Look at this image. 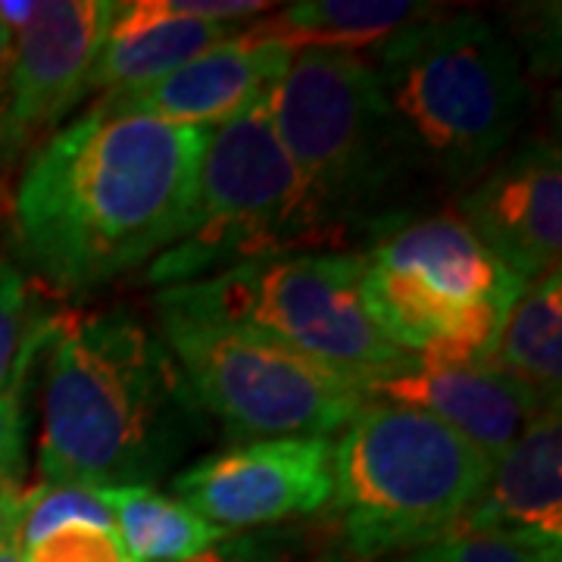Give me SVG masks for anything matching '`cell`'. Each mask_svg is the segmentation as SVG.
I'll list each match as a JSON object with an SVG mask.
<instances>
[{
  "label": "cell",
  "mask_w": 562,
  "mask_h": 562,
  "mask_svg": "<svg viewBox=\"0 0 562 562\" xmlns=\"http://www.w3.org/2000/svg\"><path fill=\"white\" fill-rule=\"evenodd\" d=\"M210 128L94 106L41 144L10 203L22 262L81 294L150 266L188 232Z\"/></svg>",
  "instance_id": "cell-1"
},
{
  "label": "cell",
  "mask_w": 562,
  "mask_h": 562,
  "mask_svg": "<svg viewBox=\"0 0 562 562\" xmlns=\"http://www.w3.org/2000/svg\"><path fill=\"white\" fill-rule=\"evenodd\" d=\"M41 419L44 482L150 487L201 438V403L160 335L110 310L57 331Z\"/></svg>",
  "instance_id": "cell-2"
},
{
  "label": "cell",
  "mask_w": 562,
  "mask_h": 562,
  "mask_svg": "<svg viewBox=\"0 0 562 562\" xmlns=\"http://www.w3.org/2000/svg\"><path fill=\"white\" fill-rule=\"evenodd\" d=\"M372 72L403 166L469 188L506 154L528 110L519 47L475 13H431L384 38Z\"/></svg>",
  "instance_id": "cell-3"
},
{
  "label": "cell",
  "mask_w": 562,
  "mask_h": 562,
  "mask_svg": "<svg viewBox=\"0 0 562 562\" xmlns=\"http://www.w3.org/2000/svg\"><path fill=\"white\" fill-rule=\"evenodd\" d=\"M491 475L482 453L428 413L369 401L331 443V519L353 560L441 541Z\"/></svg>",
  "instance_id": "cell-4"
},
{
  "label": "cell",
  "mask_w": 562,
  "mask_h": 562,
  "mask_svg": "<svg viewBox=\"0 0 562 562\" xmlns=\"http://www.w3.org/2000/svg\"><path fill=\"white\" fill-rule=\"evenodd\" d=\"M160 313L241 325L369 387L413 366L369 316L362 260L350 250H303L241 262L157 291Z\"/></svg>",
  "instance_id": "cell-5"
},
{
  "label": "cell",
  "mask_w": 562,
  "mask_h": 562,
  "mask_svg": "<svg viewBox=\"0 0 562 562\" xmlns=\"http://www.w3.org/2000/svg\"><path fill=\"white\" fill-rule=\"evenodd\" d=\"M360 260L369 316L387 341L425 362L491 360L528 284L450 213L391 222Z\"/></svg>",
  "instance_id": "cell-6"
},
{
  "label": "cell",
  "mask_w": 562,
  "mask_h": 562,
  "mask_svg": "<svg viewBox=\"0 0 562 562\" xmlns=\"http://www.w3.org/2000/svg\"><path fill=\"white\" fill-rule=\"evenodd\" d=\"M341 235L325 220L269 122L266 98L210 128L198 203L179 244L147 266L157 288L203 279L241 262L325 250Z\"/></svg>",
  "instance_id": "cell-7"
},
{
  "label": "cell",
  "mask_w": 562,
  "mask_h": 562,
  "mask_svg": "<svg viewBox=\"0 0 562 562\" xmlns=\"http://www.w3.org/2000/svg\"><path fill=\"white\" fill-rule=\"evenodd\" d=\"M269 122L301 179L344 235L406 169L372 63L347 50H297L266 94Z\"/></svg>",
  "instance_id": "cell-8"
},
{
  "label": "cell",
  "mask_w": 562,
  "mask_h": 562,
  "mask_svg": "<svg viewBox=\"0 0 562 562\" xmlns=\"http://www.w3.org/2000/svg\"><path fill=\"white\" fill-rule=\"evenodd\" d=\"M194 401L247 441L328 438L372 401L347 375L241 325L160 313Z\"/></svg>",
  "instance_id": "cell-9"
},
{
  "label": "cell",
  "mask_w": 562,
  "mask_h": 562,
  "mask_svg": "<svg viewBox=\"0 0 562 562\" xmlns=\"http://www.w3.org/2000/svg\"><path fill=\"white\" fill-rule=\"evenodd\" d=\"M113 0H47L16 32L0 103V179L50 138L54 125L91 91Z\"/></svg>",
  "instance_id": "cell-10"
},
{
  "label": "cell",
  "mask_w": 562,
  "mask_h": 562,
  "mask_svg": "<svg viewBox=\"0 0 562 562\" xmlns=\"http://www.w3.org/2000/svg\"><path fill=\"white\" fill-rule=\"evenodd\" d=\"M184 506L222 531L288 522L328 509L331 441H247L194 462L172 479Z\"/></svg>",
  "instance_id": "cell-11"
},
{
  "label": "cell",
  "mask_w": 562,
  "mask_h": 562,
  "mask_svg": "<svg viewBox=\"0 0 562 562\" xmlns=\"http://www.w3.org/2000/svg\"><path fill=\"white\" fill-rule=\"evenodd\" d=\"M460 222L513 276L535 281L560 269L562 157L553 140H531L465 188Z\"/></svg>",
  "instance_id": "cell-12"
},
{
  "label": "cell",
  "mask_w": 562,
  "mask_h": 562,
  "mask_svg": "<svg viewBox=\"0 0 562 562\" xmlns=\"http://www.w3.org/2000/svg\"><path fill=\"white\" fill-rule=\"evenodd\" d=\"M369 397L428 413L472 443L487 462L503 457L525 428L553 406L491 362L416 360L409 369L372 384Z\"/></svg>",
  "instance_id": "cell-13"
},
{
  "label": "cell",
  "mask_w": 562,
  "mask_h": 562,
  "mask_svg": "<svg viewBox=\"0 0 562 562\" xmlns=\"http://www.w3.org/2000/svg\"><path fill=\"white\" fill-rule=\"evenodd\" d=\"M291 57L294 54L279 44H250L232 35L154 85L128 94H106L101 106L172 125L216 128L260 103Z\"/></svg>",
  "instance_id": "cell-14"
},
{
  "label": "cell",
  "mask_w": 562,
  "mask_h": 562,
  "mask_svg": "<svg viewBox=\"0 0 562 562\" xmlns=\"http://www.w3.org/2000/svg\"><path fill=\"white\" fill-rule=\"evenodd\" d=\"M460 531H501L562 550V416L547 406L516 443L491 462V475L469 503Z\"/></svg>",
  "instance_id": "cell-15"
},
{
  "label": "cell",
  "mask_w": 562,
  "mask_h": 562,
  "mask_svg": "<svg viewBox=\"0 0 562 562\" xmlns=\"http://www.w3.org/2000/svg\"><path fill=\"white\" fill-rule=\"evenodd\" d=\"M235 35L228 25L194 20L176 10L172 0L113 3V16L94 63L91 91L128 94L176 72L203 50Z\"/></svg>",
  "instance_id": "cell-16"
},
{
  "label": "cell",
  "mask_w": 562,
  "mask_h": 562,
  "mask_svg": "<svg viewBox=\"0 0 562 562\" xmlns=\"http://www.w3.org/2000/svg\"><path fill=\"white\" fill-rule=\"evenodd\" d=\"M431 3L409 0H303L281 13H266L247 32H235L250 44H279L284 50H347L379 47L409 22L431 16Z\"/></svg>",
  "instance_id": "cell-17"
},
{
  "label": "cell",
  "mask_w": 562,
  "mask_h": 562,
  "mask_svg": "<svg viewBox=\"0 0 562 562\" xmlns=\"http://www.w3.org/2000/svg\"><path fill=\"white\" fill-rule=\"evenodd\" d=\"M491 366L522 382L543 403L562 394V276L560 269L528 281L509 306Z\"/></svg>",
  "instance_id": "cell-18"
},
{
  "label": "cell",
  "mask_w": 562,
  "mask_h": 562,
  "mask_svg": "<svg viewBox=\"0 0 562 562\" xmlns=\"http://www.w3.org/2000/svg\"><path fill=\"white\" fill-rule=\"evenodd\" d=\"M98 494L113 513L128 562H184L228 535L154 487H106Z\"/></svg>",
  "instance_id": "cell-19"
},
{
  "label": "cell",
  "mask_w": 562,
  "mask_h": 562,
  "mask_svg": "<svg viewBox=\"0 0 562 562\" xmlns=\"http://www.w3.org/2000/svg\"><path fill=\"white\" fill-rule=\"evenodd\" d=\"M66 528L116 531L113 513L94 487L44 482L35 491L22 494L20 522H16V547L22 553L38 547L47 538H54L57 531H66Z\"/></svg>",
  "instance_id": "cell-20"
},
{
  "label": "cell",
  "mask_w": 562,
  "mask_h": 562,
  "mask_svg": "<svg viewBox=\"0 0 562 562\" xmlns=\"http://www.w3.org/2000/svg\"><path fill=\"white\" fill-rule=\"evenodd\" d=\"M54 322L32 325V288L22 266L0 260V391L16 379L25 357L44 344Z\"/></svg>",
  "instance_id": "cell-21"
},
{
  "label": "cell",
  "mask_w": 562,
  "mask_h": 562,
  "mask_svg": "<svg viewBox=\"0 0 562 562\" xmlns=\"http://www.w3.org/2000/svg\"><path fill=\"white\" fill-rule=\"evenodd\" d=\"M401 562H560V550L501 531H460L425 543Z\"/></svg>",
  "instance_id": "cell-22"
},
{
  "label": "cell",
  "mask_w": 562,
  "mask_h": 562,
  "mask_svg": "<svg viewBox=\"0 0 562 562\" xmlns=\"http://www.w3.org/2000/svg\"><path fill=\"white\" fill-rule=\"evenodd\" d=\"M22 562H128L116 531L66 528L38 547L25 550Z\"/></svg>",
  "instance_id": "cell-23"
},
{
  "label": "cell",
  "mask_w": 562,
  "mask_h": 562,
  "mask_svg": "<svg viewBox=\"0 0 562 562\" xmlns=\"http://www.w3.org/2000/svg\"><path fill=\"white\" fill-rule=\"evenodd\" d=\"M38 350V347H35ZM35 350L25 357L16 379L0 391V475L3 479H20L22 475V450H25V409H22V382L25 369L35 360Z\"/></svg>",
  "instance_id": "cell-24"
},
{
  "label": "cell",
  "mask_w": 562,
  "mask_h": 562,
  "mask_svg": "<svg viewBox=\"0 0 562 562\" xmlns=\"http://www.w3.org/2000/svg\"><path fill=\"white\" fill-rule=\"evenodd\" d=\"M184 562H281V553L269 538L254 535H225L203 553Z\"/></svg>",
  "instance_id": "cell-25"
},
{
  "label": "cell",
  "mask_w": 562,
  "mask_h": 562,
  "mask_svg": "<svg viewBox=\"0 0 562 562\" xmlns=\"http://www.w3.org/2000/svg\"><path fill=\"white\" fill-rule=\"evenodd\" d=\"M22 494H25V491H22L20 479H3V475H0V541L16 538Z\"/></svg>",
  "instance_id": "cell-26"
},
{
  "label": "cell",
  "mask_w": 562,
  "mask_h": 562,
  "mask_svg": "<svg viewBox=\"0 0 562 562\" xmlns=\"http://www.w3.org/2000/svg\"><path fill=\"white\" fill-rule=\"evenodd\" d=\"M13 47H16V35L0 22V103L7 94V79H10V66H13Z\"/></svg>",
  "instance_id": "cell-27"
},
{
  "label": "cell",
  "mask_w": 562,
  "mask_h": 562,
  "mask_svg": "<svg viewBox=\"0 0 562 562\" xmlns=\"http://www.w3.org/2000/svg\"><path fill=\"white\" fill-rule=\"evenodd\" d=\"M0 562H22V550L16 547V538L0 541Z\"/></svg>",
  "instance_id": "cell-28"
},
{
  "label": "cell",
  "mask_w": 562,
  "mask_h": 562,
  "mask_svg": "<svg viewBox=\"0 0 562 562\" xmlns=\"http://www.w3.org/2000/svg\"><path fill=\"white\" fill-rule=\"evenodd\" d=\"M7 213H10V203H7V191H3V179H0V222Z\"/></svg>",
  "instance_id": "cell-29"
},
{
  "label": "cell",
  "mask_w": 562,
  "mask_h": 562,
  "mask_svg": "<svg viewBox=\"0 0 562 562\" xmlns=\"http://www.w3.org/2000/svg\"><path fill=\"white\" fill-rule=\"evenodd\" d=\"M316 562H344V560H338V557H325V560H316Z\"/></svg>",
  "instance_id": "cell-30"
}]
</instances>
